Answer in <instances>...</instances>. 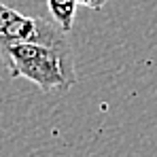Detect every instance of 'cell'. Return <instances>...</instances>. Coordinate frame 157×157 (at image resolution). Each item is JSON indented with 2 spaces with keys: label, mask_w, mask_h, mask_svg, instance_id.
<instances>
[{
  "label": "cell",
  "mask_w": 157,
  "mask_h": 157,
  "mask_svg": "<svg viewBox=\"0 0 157 157\" xmlns=\"http://www.w3.org/2000/svg\"><path fill=\"white\" fill-rule=\"evenodd\" d=\"M2 64L11 77H24L47 94H66L77 85L75 51L68 34L51 40L13 43L6 47Z\"/></svg>",
  "instance_id": "1"
},
{
  "label": "cell",
  "mask_w": 157,
  "mask_h": 157,
  "mask_svg": "<svg viewBox=\"0 0 157 157\" xmlns=\"http://www.w3.org/2000/svg\"><path fill=\"white\" fill-rule=\"evenodd\" d=\"M59 28L45 21V19H34L21 15L0 2V62L6 53V47L13 43H24V40H51L57 36H64Z\"/></svg>",
  "instance_id": "2"
},
{
  "label": "cell",
  "mask_w": 157,
  "mask_h": 157,
  "mask_svg": "<svg viewBox=\"0 0 157 157\" xmlns=\"http://www.w3.org/2000/svg\"><path fill=\"white\" fill-rule=\"evenodd\" d=\"M77 0H47V15L49 21L55 24L62 32H70L75 26V15H77Z\"/></svg>",
  "instance_id": "3"
},
{
  "label": "cell",
  "mask_w": 157,
  "mask_h": 157,
  "mask_svg": "<svg viewBox=\"0 0 157 157\" xmlns=\"http://www.w3.org/2000/svg\"><path fill=\"white\" fill-rule=\"evenodd\" d=\"M4 6L28 15V17H34V19H45L49 21V15H47V0H0Z\"/></svg>",
  "instance_id": "4"
},
{
  "label": "cell",
  "mask_w": 157,
  "mask_h": 157,
  "mask_svg": "<svg viewBox=\"0 0 157 157\" xmlns=\"http://www.w3.org/2000/svg\"><path fill=\"white\" fill-rule=\"evenodd\" d=\"M78 6H85V9H94V11H98V9H102L106 4V0H77Z\"/></svg>",
  "instance_id": "5"
}]
</instances>
